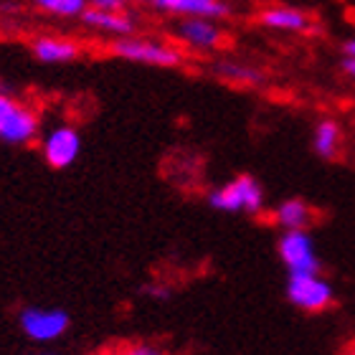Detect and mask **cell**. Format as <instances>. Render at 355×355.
<instances>
[{
    "label": "cell",
    "mask_w": 355,
    "mask_h": 355,
    "mask_svg": "<svg viewBox=\"0 0 355 355\" xmlns=\"http://www.w3.org/2000/svg\"><path fill=\"white\" fill-rule=\"evenodd\" d=\"M257 21L269 31H284V33H302L310 28V15L300 8L289 6H272L259 10Z\"/></svg>",
    "instance_id": "13"
},
{
    "label": "cell",
    "mask_w": 355,
    "mask_h": 355,
    "mask_svg": "<svg viewBox=\"0 0 355 355\" xmlns=\"http://www.w3.org/2000/svg\"><path fill=\"white\" fill-rule=\"evenodd\" d=\"M110 51L117 59L132 61V64H145V67H157V69H175L185 61L183 49L160 41V38H148V36H122L114 38V44L110 46Z\"/></svg>",
    "instance_id": "2"
},
{
    "label": "cell",
    "mask_w": 355,
    "mask_h": 355,
    "mask_svg": "<svg viewBox=\"0 0 355 355\" xmlns=\"http://www.w3.org/2000/svg\"><path fill=\"white\" fill-rule=\"evenodd\" d=\"M145 292L150 297H155V300H168L171 297V289L163 287V284H150V287H145Z\"/></svg>",
    "instance_id": "19"
},
{
    "label": "cell",
    "mask_w": 355,
    "mask_h": 355,
    "mask_svg": "<svg viewBox=\"0 0 355 355\" xmlns=\"http://www.w3.org/2000/svg\"><path fill=\"white\" fill-rule=\"evenodd\" d=\"M89 6L104 8V10H127L125 0H89Z\"/></svg>",
    "instance_id": "18"
},
{
    "label": "cell",
    "mask_w": 355,
    "mask_h": 355,
    "mask_svg": "<svg viewBox=\"0 0 355 355\" xmlns=\"http://www.w3.org/2000/svg\"><path fill=\"white\" fill-rule=\"evenodd\" d=\"M312 150H315L322 160H335V157L340 155L343 127L338 119L325 117L315 125V130H312Z\"/></svg>",
    "instance_id": "14"
},
{
    "label": "cell",
    "mask_w": 355,
    "mask_h": 355,
    "mask_svg": "<svg viewBox=\"0 0 355 355\" xmlns=\"http://www.w3.org/2000/svg\"><path fill=\"white\" fill-rule=\"evenodd\" d=\"M38 130H41L38 112L0 87V142L23 148L36 142Z\"/></svg>",
    "instance_id": "3"
},
{
    "label": "cell",
    "mask_w": 355,
    "mask_h": 355,
    "mask_svg": "<svg viewBox=\"0 0 355 355\" xmlns=\"http://www.w3.org/2000/svg\"><path fill=\"white\" fill-rule=\"evenodd\" d=\"M38 355H53V353H38Z\"/></svg>",
    "instance_id": "24"
},
{
    "label": "cell",
    "mask_w": 355,
    "mask_h": 355,
    "mask_svg": "<svg viewBox=\"0 0 355 355\" xmlns=\"http://www.w3.org/2000/svg\"><path fill=\"white\" fill-rule=\"evenodd\" d=\"M277 254L287 274H315L322 269L310 229L282 231L277 241Z\"/></svg>",
    "instance_id": "5"
},
{
    "label": "cell",
    "mask_w": 355,
    "mask_h": 355,
    "mask_svg": "<svg viewBox=\"0 0 355 355\" xmlns=\"http://www.w3.org/2000/svg\"><path fill=\"white\" fill-rule=\"evenodd\" d=\"M31 53L41 64H69L82 56V46L64 36H38L31 44Z\"/></svg>",
    "instance_id": "12"
},
{
    "label": "cell",
    "mask_w": 355,
    "mask_h": 355,
    "mask_svg": "<svg viewBox=\"0 0 355 355\" xmlns=\"http://www.w3.org/2000/svg\"><path fill=\"white\" fill-rule=\"evenodd\" d=\"M343 53L350 56V59H355V38H348V41L343 44Z\"/></svg>",
    "instance_id": "21"
},
{
    "label": "cell",
    "mask_w": 355,
    "mask_h": 355,
    "mask_svg": "<svg viewBox=\"0 0 355 355\" xmlns=\"http://www.w3.org/2000/svg\"><path fill=\"white\" fill-rule=\"evenodd\" d=\"M148 3L157 10H163V13L180 15V18L200 15V18L223 21L231 15V6L226 0H148Z\"/></svg>",
    "instance_id": "10"
},
{
    "label": "cell",
    "mask_w": 355,
    "mask_h": 355,
    "mask_svg": "<svg viewBox=\"0 0 355 355\" xmlns=\"http://www.w3.org/2000/svg\"><path fill=\"white\" fill-rule=\"evenodd\" d=\"M287 300L292 307L307 312V315H320L335 304L333 284L322 277V272L315 274H289L287 279Z\"/></svg>",
    "instance_id": "4"
},
{
    "label": "cell",
    "mask_w": 355,
    "mask_h": 355,
    "mask_svg": "<svg viewBox=\"0 0 355 355\" xmlns=\"http://www.w3.org/2000/svg\"><path fill=\"white\" fill-rule=\"evenodd\" d=\"M79 21L87 28L102 31V33H110L114 38L132 36L135 28H137V21H135L132 13H127V10H104V8H94V6H89L79 15Z\"/></svg>",
    "instance_id": "9"
},
{
    "label": "cell",
    "mask_w": 355,
    "mask_h": 355,
    "mask_svg": "<svg viewBox=\"0 0 355 355\" xmlns=\"http://www.w3.org/2000/svg\"><path fill=\"white\" fill-rule=\"evenodd\" d=\"M343 71L350 76V79H355V59H350V56H345L343 59Z\"/></svg>",
    "instance_id": "20"
},
{
    "label": "cell",
    "mask_w": 355,
    "mask_h": 355,
    "mask_svg": "<svg viewBox=\"0 0 355 355\" xmlns=\"http://www.w3.org/2000/svg\"><path fill=\"white\" fill-rule=\"evenodd\" d=\"M208 203L223 214L261 216L266 208V196L261 183L254 175H236L229 183L208 191Z\"/></svg>",
    "instance_id": "1"
},
{
    "label": "cell",
    "mask_w": 355,
    "mask_h": 355,
    "mask_svg": "<svg viewBox=\"0 0 355 355\" xmlns=\"http://www.w3.org/2000/svg\"><path fill=\"white\" fill-rule=\"evenodd\" d=\"M110 350L112 355H168L157 343H148V340H127Z\"/></svg>",
    "instance_id": "17"
},
{
    "label": "cell",
    "mask_w": 355,
    "mask_h": 355,
    "mask_svg": "<svg viewBox=\"0 0 355 355\" xmlns=\"http://www.w3.org/2000/svg\"><path fill=\"white\" fill-rule=\"evenodd\" d=\"M125 3H127V0H125Z\"/></svg>",
    "instance_id": "25"
},
{
    "label": "cell",
    "mask_w": 355,
    "mask_h": 355,
    "mask_svg": "<svg viewBox=\"0 0 355 355\" xmlns=\"http://www.w3.org/2000/svg\"><path fill=\"white\" fill-rule=\"evenodd\" d=\"M41 155L51 168L64 171L82 155V135L74 125H56L41 137Z\"/></svg>",
    "instance_id": "8"
},
{
    "label": "cell",
    "mask_w": 355,
    "mask_h": 355,
    "mask_svg": "<svg viewBox=\"0 0 355 355\" xmlns=\"http://www.w3.org/2000/svg\"><path fill=\"white\" fill-rule=\"evenodd\" d=\"M214 74L218 79L229 84H239V87H259L264 84V71L252 64H244V61H234V59H218L214 64Z\"/></svg>",
    "instance_id": "15"
},
{
    "label": "cell",
    "mask_w": 355,
    "mask_h": 355,
    "mask_svg": "<svg viewBox=\"0 0 355 355\" xmlns=\"http://www.w3.org/2000/svg\"><path fill=\"white\" fill-rule=\"evenodd\" d=\"M38 10L59 18H79L89 8V0H33Z\"/></svg>",
    "instance_id": "16"
},
{
    "label": "cell",
    "mask_w": 355,
    "mask_h": 355,
    "mask_svg": "<svg viewBox=\"0 0 355 355\" xmlns=\"http://www.w3.org/2000/svg\"><path fill=\"white\" fill-rule=\"evenodd\" d=\"M173 36L178 38V44H183L185 49L198 53H211L218 51L226 41V31L216 18H200V15H188L180 18L173 28Z\"/></svg>",
    "instance_id": "6"
},
{
    "label": "cell",
    "mask_w": 355,
    "mask_h": 355,
    "mask_svg": "<svg viewBox=\"0 0 355 355\" xmlns=\"http://www.w3.org/2000/svg\"><path fill=\"white\" fill-rule=\"evenodd\" d=\"M343 355H355V340L350 343V345H345V350H343Z\"/></svg>",
    "instance_id": "22"
},
{
    "label": "cell",
    "mask_w": 355,
    "mask_h": 355,
    "mask_svg": "<svg viewBox=\"0 0 355 355\" xmlns=\"http://www.w3.org/2000/svg\"><path fill=\"white\" fill-rule=\"evenodd\" d=\"M318 214L315 208L304 198H284L282 203L272 208V221L282 231H295V229H310L315 223Z\"/></svg>",
    "instance_id": "11"
},
{
    "label": "cell",
    "mask_w": 355,
    "mask_h": 355,
    "mask_svg": "<svg viewBox=\"0 0 355 355\" xmlns=\"http://www.w3.org/2000/svg\"><path fill=\"white\" fill-rule=\"evenodd\" d=\"M94 355H112V350L107 348V350H102V353H94Z\"/></svg>",
    "instance_id": "23"
},
{
    "label": "cell",
    "mask_w": 355,
    "mask_h": 355,
    "mask_svg": "<svg viewBox=\"0 0 355 355\" xmlns=\"http://www.w3.org/2000/svg\"><path fill=\"white\" fill-rule=\"evenodd\" d=\"M69 312L61 307H26L18 315L23 335L33 343H53L69 330Z\"/></svg>",
    "instance_id": "7"
}]
</instances>
